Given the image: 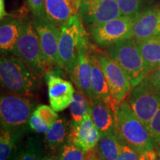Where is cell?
<instances>
[{
  "label": "cell",
  "mask_w": 160,
  "mask_h": 160,
  "mask_svg": "<svg viewBox=\"0 0 160 160\" xmlns=\"http://www.w3.org/2000/svg\"><path fill=\"white\" fill-rule=\"evenodd\" d=\"M34 111L50 127L59 119V116L54 110L48 105H41L37 106Z\"/></svg>",
  "instance_id": "f1b7e54d"
},
{
  "label": "cell",
  "mask_w": 160,
  "mask_h": 160,
  "mask_svg": "<svg viewBox=\"0 0 160 160\" xmlns=\"http://www.w3.org/2000/svg\"><path fill=\"white\" fill-rule=\"evenodd\" d=\"M42 160H59L57 159L55 154H53V153H48V154H46L42 157Z\"/></svg>",
  "instance_id": "d590c367"
},
{
  "label": "cell",
  "mask_w": 160,
  "mask_h": 160,
  "mask_svg": "<svg viewBox=\"0 0 160 160\" xmlns=\"http://www.w3.org/2000/svg\"><path fill=\"white\" fill-rule=\"evenodd\" d=\"M13 53L37 77L45 76L48 70L39 36L31 22H22L21 33Z\"/></svg>",
  "instance_id": "5b68a950"
},
{
  "label": "cell",
  "mask_w": 160,
  "mask_h": 160,
  "mask_svg": "<svg viewBox=\"0 0 160 160\" xmlns=\"http://www.w3.org/2000/svg\"><path fill=\"white\" fill-rule=\"evenodd\" d=\"M79 15L90 25H99L122 16L117 0H82Z\"/></svg>",
  "instance_id": "7c38bea8"
},
{
  "label": "cell",
  "mask_w": 160,
  "mask_h": 160,
  "mask_svg": "<svg viewBox=\"0 0 160 160\" xmlns=\"http://www.w3.org/2000/svg\"><path fill=\"white\" fill-rule=\"evenodd\" d=\"M121 148V140L117 132L101 134L97 149L102 160H117Z\"/></svg>",
  "instance_id": "7402d4cb"
},
{
  "label": "cell",
  "mask_w": 160,
  "mask_h": 160,
  "mask_svg": "<svg viewBox=\"0 0 160 160\" xmlns=\"http://www.w3.org/2000/svg\"><path fill=\"white\" fill-rule=\"evenodd\" d=\"M138 155L137 151L121 141V148L117 160H139Z\"/></svg>",
  "instance_id": "d6a6232c"
},
{
  "label": "cell",
  "mask_w": 160,
  "mask_h": 160,
  "mask_svg": "<svg viewBox=\"0 0 160 160\" xmlns=\"http://www.w3.org/2000/svg\"><path fill=\"white\" fill-rule=\"evenodd\" d=\"M159 157H160V151L159 152Z\"/></svg>",
  "instance_id": "8d00e7d4"
},
{
  "label": "cell",
  "mask_w": 160,
  "mask_h": 160,
  "mask_svg": "<svg viewBox=\"0 0 160 160\" xmlns=\"http://www.w3.org/2000/svg\"><path fill=\"white\" fill-rule=\"evenodd\" d=\"M100 137H101V133L94 125L91 132H90L88 136V137L86 138L85 142H84L81 149H82L85 151H87L94 148L97 147V144L99 142Z\"/></svg>",
  "instance_id": "4dcf8cb0"
},
{
  "label": "cell",
  "mask_w": 160,
  "mask_h": 160,
  "mask_svg": "<svg viewBox=\"0 0 160 160\" xmlns=\"http://www.w3.org/2000/svg\"><path fill=\"white\" fill-rule=\"evenodd\" d=\"M22 22L6 20L2 22L0 27V49L2 53L13 52L21 33Z\"/></svg>",
  "instance_id": "d6986e66"
},
{
  "label": "cell",
  "mask_w": 160,
  "mask_h": 160,
  "mask_svg": "<svg viewBox=\"0 0 160 160\" xmlns=\"http://www.w3.org/2000/svg\"><path fill=\"white\" fill-rule=\"evenodd\" d=\"M72 118L71 121L79 122L88 113H91V103L90 99L79 91H75L73 99L69 106Z\"/></svg>",
  "instance_id": "d4e9b609"
},
{
  "label": "cell",
  "mask_w": 160,
  "mask_h": 160,
  "mask_svg": "<svg viewBox=\"0 0 160 160\" xmlns=\"http://www.w3.org/2000/svg\"><path fill=\"white\" fill-rule=\"evenodd\" d=\"M108 84L111 96L118 103L122 102L132 89L127 75L122 68L108 54L104 53L91 45Z\"/></svg>",
  "instance_id": "9c48e42d"
},
{
  "label": "cell",
  "mask_w": 160,
  "mask_h": 160,
  "mask_svg": "<svg viewBox=\"0 0 160 160\" xmlns=\"http://www.w3.org/2000/svg\"><path fill=\"white\" fill-rule=\"evenodd\" d=\"M160 37V8L141 12L133 19V37L137 41Z\"/></svg>",
  "instance_id": "9a60e30c"
},
{
  "label": "cell",
  "mask_w": 160,
  "mask_h": 160,
  "mask_svg": "<svg viewBox=\"0 0 160 160\" xmlns=\"http://www.w3.org/2000/svg\"><path fill=\"white\" fill-rule=\"evenodd\" d=\"M26 130L1 128L0 160H13L19 148L17 145Z\"/></svg>",
  "instance_id": "ffe728a7"
},
{
  "label": "cell",
  "mask_w": 160,
  "mask_h": 160,
  "mask_svg": "<svg viewBox=\"0 0 160 160\" xmlns=\"http://www.w3.org/2000/svg\"><path fill=\"white\" fill-rule=\"evenodd\" d=\"M33 25L39 36L48 70L60 68L58 63L60 29L46 17L35 18Z\"/></svg>",
  "instance_id": "8fae6325"
},
{
  "label": "cell",
  "mask_w": 160,
  "mask_h": 160,
  "mask_svg": "<svg viewBox=\"0 0 160 160\" xmlns=\"http://www.w3.org/2000/svg\"><path fill=\"white\" fill-rule=\"evenodd\" d=\"M91 52V61L92 67L91 83L92 90L93 93V99H99L107 104L111 108L115 111L119 105L116 100L111 96L108 84L102 69L100 65L99 60L96 53L92 49L91 45L90 46Z\"/></svg>",
  "instance_id": "5bb4252c"
},
{
  "label": "cell",
  "mask_w": 160,
  "mask_h": 160,
  "mask_svg": "<svg viewBox=\"0 0 160 160\" xmlns=\"http://www.w3.org/2000/svg\"><path fill=\"white\" fill-rule=\"evenodd\" d=\"M146 128L148 130L155 145L160 146V106Z\"/></svg>",
  "instance_id": "83f0119b"
},
{
  "label": "cell",
  "mask_w": 160,
  "mask_h": 160,
  "mask_svg": "<svg viewBox=\"0 0 160 160\" xmlns=\"http://www.w3.org/2000/svg\"><path fill=\"white\" fill-rule=\"evenodd\" d=\"M86 152L73 144L66 142L59 152V160H85Z\"/></svg>",
  "instance_id": "4316f807"
},
{
  "label": "cell",
  "mask_w": 160,
  "mask_h": 160,
  "mask_svg": "<svg viewBox=\"0 0 160 160\" xmlns=\"http://www.w3.org/2000/svg\"><path fill=\"white\" fill-rule=\"evenodd\" d=\"M90 46L79 52L74 68L69 76L77 86L78 91L84 93L92 102L94 97L91 83L92 67Z\"/></svg>",
  "instance_id": "4fadbf2b"
},
{
  "label": "cell",
  "mask_w": 160,
  "mask_h": 160,
  "mask_svg": "<svg viewBox=\"0 0 160 160\" xmlns=\"http://www.w3.org/2000/svg\"><path fill=\"white\" fill-rule=\"evenodd\" d=\"M88 36L79 13L73 15L60 28V37L58 51L59 67L71 75L79 52L88 48Z\"/></svg>",
  "instance_id": "7a4b0ae2"
},
{
  "label": "cell",
  "mask_w": 160,
  "mask_h": 160,
  "mask_svg": "<svg viewBox=\"0 0 160 160\" xmlns=\"http://www.w3.org/2000/svg\"><path fill=\"white\" fill-rule=\"evenodd\" d=\"M70 131V123L65 117H59L45 133L44 141L49 153L56 154L67 142Z\"/></svg>",
  "instance_id": "e0dca14e"
},
{
  "label": "cell",
  "mask_w": 160,
  "mask_h": 160,
  "mask_svg": "<svg viewBox=\"0 0 160 160\" xmlns=\"http://www.w3.org/2000/svg\"><path fill=\"white\" fill-rule=\"evenodd\" d=\"M159 155L157 151L154 149L145 151L139 154V160H157Z\"/></svg>",
  "instance_id": "836d02e7"
},
{
  "label": "cell",
  "mask_w": 160,
  "mask_h": 160,
  "mask_svg": "<svg viewBox=\"0 0 160 160\" xmlns=\"http://www.w3.org/2000/svg\"><path fill=\"white\" fill-rule=\"evenodd\" d=\"M28 125L33 131L39 133H46L50 128V126L45 122L35 111H33L31 118H30Z\"/></svg>",
  "instance_id": "f546056e"
},
{
  "label": "cell",
  "mask_w": 160,
  "mask_h": 160,
  "mask_svg": "<svg viewBox=\"0 0 160 160\" xmlns=\"http://www.w3.org/2000/svg\"><path fill=\"white\" fill-rule=\"evenodd\" d=\"M37 102L25 96L8 93L0 98L1 128L10 129H27Z\"/></svg>",
  "instance_id": "8992f818"
},
{
  "label": "cell",
  "mask_w": 160,
  "mask_h": 160,
  "mask_svg": "<svg viewBox=\"0 0 160 160\" xmlns=\"http://www.w3.org/2000/svg\"><path fill=\"white\" fill-rule=\"evenodd\" d=\"M152 83L155 86L156 88L160 91V66L157 70L149 74Z\"/></svg>",
  "instance_id": "e575fe53"
},
{
  "label": "cell",
  "mask_w": 160,
  "mask_h": 160,
  "mask_svg": "<svg viewBox=\"0 0 160 160\" xmlns=\"http://www.w3.org/2000/svg\"><path fill=\"white\" fill-rule=\"evenodd\" d=\"M30 11L35 18L45 17L46 0H26Z\"/></svg>",
  "instance_id": "1f68e13d"
},
{
  "label": "cell",
  "mask_w": 160,
  "mask_h": 160,
  "mask_svg": "<svg viewBox=\"0 0 160 160\" xmlns=\"http://www.w3.org/2000/svg\"><path fill=\"white\" fill-rule=\"evenodd\" d=\"M94 126L91 113H88L79 122H70V131L67 142L73 144L81 148L84 142Z\"/></svg>",
  "instance_id": "603a6c76"
},
{
  "label": "cell",
  "mask_w": 160,
  "mask_h": 160,
  "mask_svg": "<svg viewBox=\"0 0 160 160\" xmlns=\"http://www.w3.org/2000/svg\"><path fill=\"white\" fill-rule=\"evenodd\" d=\"M108 54L122 68L128 78L132 88L150 74L137 41L133 38L109 46Z\"/></svg>",
  "instance_id": "277c9868"
},
{
  "label": "cell",
  "mask_w": 160,
  "mask_h": 160,
  "mask_svg": "<svg viewBox=\"0 0 160 160\" xmlns=\"http://www.w3.org/2000/svg\"><path fill=\"white\" fill-rule=\"evenodd\" d=\"M116 132L119 139L138 154L154 149V142L145 125L134 114L129 103L123 100L116 108Z\"/></svg>",
  "instance_id": "6da1fadb"
},
{
  "label": "cell",
  "mask_w": 160,
  "mask_h": 160,
  "mask_svg": "<svg viewBox=\"0 0 160 160\" xmlns=\"http://www.w3.org/2000/svg\"><path fill=\"white\" fill-rule=\"evenodd\" d=\"M91 103V117L95 127L101 134L116 131L114 111L107 104L99 99H93Z\"/></svg>",
  "instance_id": "ac0fdd59"
},
{
  "label": "cell",
  "mask_w": 160,
  "mask_h": 160,
  "mask_svg": "<svg viewBox=\"0 0 160 160\" xmlns=\"http://www.w3.org/2000/svg\"><path fill=\"white\" fill-rule=\"evenodd\" d=\"M82 0H46L45 17L61 28L79 11Z\"/></svg>",
  "instance_id": "2e32d148"
},
{
  "label": "cell",
  "mask_w": 160,
  "mask_h": 160,
  "mask_svg": "<svg viewBox=\"0 0 160 160\" xmlns=\"http://www.w3.org/2000/svg\"><path fill=\"white\" fill-rule=\"evenodd\" d=\"M147 0H117L120 11L123 16L131 19L139 15Z\"/></svg>",
  "instance_id": "484cf974"
},
{
  "label": "cell",
  "mask_w": 160,
  "mask_h": 160,
  "mask_svg": "<svg viewBox=\"0 0 160 160\" xmlns=\"http://www.w3.org/2000/svg\"><path fill=\"white\" fill-rule=\"evenodd\" d=\"M61 68L50 69L45 73L51 107L55 111H62L71 105L75 90L71 82L61 78Z\"/></svg>",
  "instance_id": "30bf717a"
},
{
  "label": "cell",
  "mask_w": 160,
  "mask_h": 160,
  "mask_svg": "<svg viewBox=\"0 0 160 160\" xmlns=\"http://www.w3.org/2000/svg\"><path fill=\"white\" fill-rule=\"evenodd\" d=\"M39 77L17 56L4 55L0 59L1 85L13 94L31 97L39 88Z\"/></svg>",
  "instance_id": "3957f363"
},
{
  "label": "cell",
  "mask_w": 160,
  "mask_h": 160,
  "mask_svg": "<svg viewBox=\"0 0 160 160\" xmlns=\"http://www.w3.org/2000/svg\"><path fill=\"white\" fill-rule=\"evenodd\" d=\"M44 152L42 141L38 136L30 137L18 148L13 160H42Z\"/></svg>",
  "instance_id": "cb8c5ba5"
},
{
  "label": "cell",
  "mask_w": 160,
  "mask_h": 160,
  "mask_svg": "<svg viewBox=\"0 0 160 160\" xmlns=\"http://www.w3.org/2000/svg\"><path fill=\"white\" fill-rule=\"evenodd\" d=\"M90 32L98 45L102 47L111 46L133 37V19L122 15L106 22L91 25Z\"/></svg>",
  "instance_id": "ba28073f"
},
{
  "label": "cell",
  "mask_w": 160,
  "mask_h": 160,
  "mask_svg": "<svg viewBox=\"0 0 160 160\" xmlns=\"http://www.w3.org/2000/svg\"><path fill=\"white\" fill-rule=\"evenodd\" d=\"M128 103L134 114L147 127L160 106V91L152 83L149 75L131 89Z\"/></svg>",
  "instance_id": "52a82bcc"
},
{
  "label": "cell",
  "mask_w": 160,
  "mask_h": 160,
  "mask_svg": "<svg viewBox=\"0 0 160 160\" xmlns=\"http://www.w3.org/2000/svg\"><path fill=\"white\" fill-rule=\"evenodd\" d=\"M137 44L151 73L160 66V37L140 40Z\"/></svg>",
  "instance_id": "44dd1931"
}]
</instances>
